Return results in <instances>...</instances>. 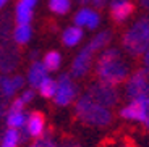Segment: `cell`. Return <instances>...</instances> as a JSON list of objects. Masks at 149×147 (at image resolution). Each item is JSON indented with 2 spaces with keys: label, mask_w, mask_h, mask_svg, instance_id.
Returning <instances> with one entry per match:
<instances>
[{
  "label": "cell",
  "mask_w": 149,
  "mask_h": 147,
  "mask_svg": "<svg viewBox=\"0 0 149 147\" xmlns=\"http://www.w3.org/2000/svg\"><path fill=\"white\" fill-rule=\"evenodd\" d=\"M34 144H36L37 147H57V144L54 142L52 139H49V137H41V139Z\"/></svg>",
  "instance_id": "obj_26"
},
{
  "label": "cell",
  "mask_w": 149,
  "mask_h": 147,
  "mask_svg": "<svg viewBox=\"0 0 149 147\" xmlns=\"http://www.w3.org/2000/svg\"><path fill=\"white\" fill-rule=\"evenodd\" d=\"M91 0H78V3H81V5H86V3H89Z\"/></svg>",
  "instance_id": "obj_34"
},
{
  "label": "cell",
  "mask_w": 149,
  "mask_h": 147,
  "mask_svg": "<svg viewBox=\"0 0 149 147\" xmlns=\"http://www.w3.org/2000/svg\"><path fill=\"white\" fill-rule=\"evenodd\" d=\"M10 23H11L10 15H5V16L0 18V42L8 41V34H10Z\"/></svg>",
  "instance_id": "obj_24"
},
{
  "label": "cell",
  "mask_w": 149,
  "mask_h": 147,
  "mask_svg": "<svg viewBox=\"0 0 149 147\" xmlns=\"http://www.w3.org/2000/svg\"><path fill=\"white\" fill-rule=\"evenodd\" d=\"M70 7H71L70 0H49V8L54 13H57V15H65V13H68Z\"/></svg>",
  "instance_id": "obj_23"
},
{
  "label": "cell",
  "mask_w": 149,
  "mask_h": 147,
  "mask_svg": "<svg viewBox=\"0 0 149 147\" xmlns=\"http://www.w3.org/2000/svg\"><path fill=\"white\" fill-rule=\"evenodd\" d=\"M39 94H41L42 97H45V99H52L54 96H55L57 92V81H54V79H50V78H45L44 81L39 84Z\"/></svg>",
  "instance_id": "obj_22"
},
{
  "label": "cell",
  "mask_w": 149,
  "mask_h": 147,
  "mask_svg": "<svg viewBox=\"0 0 149 147\" xmlns=\"http://www.w3.org/2000/svg\"><path fill=\"white\" fill-rule=\"evenodd\" d=\"M91 3L94 5V8H102L107 3V0H91Z\"/></svg>",
  "instance_id": "obj_29"
},
{
  "label": "cell",
  "mask_w": 149,
  "mask_h": 147,
  "mask_svg": "<svg viewBox=\"0 0 149 147\" xmlns=\"http://www.w3.org/2000/svg\"><path fill=\"white\" fill-rule=\"evenodd\" d=\"M81 39H83V29L78 26H70L62 34V41L67 47H74L76 44H79Z\"/></svg>",
  "instance_id": "obj_14"
},
{
  "label": "cell",
  "mask_w": 149,
  "mask_h": 147,
  "mask_svg": "<svg viewBox=\"0 0 149 147\" xmlns=\"http://www.w3.org/2000/svg\"><path fill=\"white\" fill-rule=\"evenodd\" d=\"M24 123H26L24 110H7V126L10 129L24 128Z\"/></svg>",
  "instance_id": "obj_16"
},
{
  "label": "cell",
  "mask_w": 149,
  "mask_h": 147,
  "mask_svg": "<svg viewBox=\"0 0 149 147\" xmlns=\"http://www.w3.org/2000/svg\"><path fill=\"white\" fill-rule=\"evenodd\" d=\"M144 110H146V120H149V97L144 99ZM144 120V121H146Z\"/></svg>",
  "instance_id": "obj_30"
},
{
  "label": "cell",
  "mask_w": 149,
  "mask_h": 147,
  "mask_svg": "<svg viewBox=\"0 0 149 147\" xmlns=\"http://www.w3.org/2000/svg\"><path fill=\"white\" fill-rule=\"evenodd\" d=\"M74 96H76V86L71 81V76L70 74H62L58 78V81H57V92L54 96L55 103L65 107L68 103H71Z\"/></svg>",
  "instance_id": "obj_7"
},
{
  "label": "cell",
  "mask_w": 149,
  "mask_h": 147,
  "mask_svg": "<svg viewBox=\"0 0 149 147\" xmlns=\"http://www.w3.org/2000/svg\"><path fill=\"white\" fill-rule=\"evenodd\" d=\"M29 57H31V58L34 60V58H36V57H37V52H36V50H34V52H31V55H29Z\"/></svg>",
  "instance_id": "obj_35"
},
{
  "label": "cell",
  "mask_w": 149,
  "mask_h": 147,
  "mask_svg": "<svg viewBox=\"0 0 149 147\" xmlns=\"http://www.w3.org/2000/svg\"><path fill=\"white\" fill-rule=\"evenodd\" d=\"M91 62H93V53L88 49H83L78 55L74 57L73 65H71V74L74 78H83L91 68Z\"/></svg>",
  "instance_id": "obj_10"
},
{
  "label": "cell",
  "mask_w": 149,
  "mask_h": 147,
  "mask_svg": "<svg viewBox=\"0 0 149 147\" xmlns=\"http://www.w3.org/2000/svg\"><path fill=\"white\" fill-rule=\"evenodd\" d=\"M139 3H141L146 10H149V0H139Z\"/></svg>",
  "instance_id": "obj_32"
},
{
  "label": "cell",
  "mask_w": 149,
  "mask_h": 147,
  "mask_svg": "<svg viewBox=\"0 0 149 147\" xmlns=\"http://www.w3.org/2000/svg\"><path fill=\"white\" fill-rule=\"evenodd\" d=\"M122 45L131 57H141L149 49V18L141 16L125 31Z\"/></svg>",
  "instance_id": "obj_2"
},
{
  "label": "cell",
  "mask_w": 149,
  "mask_h": 147,
  "mask_svg": "<svg viewBox=\"0 0 149 147\" xmlns=\"http://www.w3.org/2000/svg\"><path fill=\"white\" fill-rule=\"evenodd\" d=\"M24 131L29 137L34 139H41L42 134L45 131V116L41 112H31L26 116V123H24Z\"/></svg>",
  "instance_id": "obj_8"
},
{
  "label": "cell",
  "mask_w": 149,
  "mask_h": 147,
  "mask_svg": "<svg viewBox=\"0 0 149 147\" xmlns=\"http://www.w3.org/2000/svg\"><path fill=\"white\" fill-rule=\"evenodd\" d=\"M33 99H34V91H33V89H26V91H23L21 92V97H19V100H21L24 105L29 103Z\"/></svg>",
  "instance_id": "obj_25"
},
{
  "label": "cell",
  "mask_w": 149,
  "mask_h": 147,
  "mask_svg": "<svg viewBox=\"0 0 149 147\" xmlns=\"http://www.w3.org/2000/svg\"><path fill=\"white\" fill-rule=\"evenodd\" d=\"M110 39H112V33H110V31H102V33H99L96 37L91 39L89 44L86 45V49H88L91 53H94V52H97V50H102V49L109 44Z\"/></svg>",
  "instance_id": "obj_15"
},
{
  "label": "cell",
  "mask_w": 149,
  "mask_h": 147,
  "mask_svg": "<svg viewBox=\"0 0 149 147\" xmlns=\"http://www.w3.org/2000/svg\"><path fill=\"white\" fill-rule=\"evenodd\" d=\"M86 96L89 97L93 102L99 103V105L105 107V108H110L118 102V91H117L113 86L104 84V83H94L89 86Z\"/></svg>",
  "instance_id": "obj_5"
},
{
  "label": "cell",
  "mask_w": 149,
  "mask_h": 147,
  "mask_svg": "<svg viewBox=\"0 0 149 147\" xmlns=\"http://www.w3.org/2000/svg\"><path fill=\"white\" fill-rule=\"evenodd\" d=\"M60 63H62V55L55 50L47 52L44 55V60H42V65L45 66L47 71H57L60 68Z\"/></svg>",
  "instance_id": "obj_20"
},
{
  "label": "cell",
  "mask_w": 149,
  "mask_h": 147,
  "mask_svg": "<svg viewBox=\"0 0 149 147\" xmlns=\"http://www.w3.org/2000/svg\"><path fill=\"white\" fill-rule=\"evenodd\" d=\"M144 125H146V128L149 129V120H146V121H144Z\"/></svg>",
  "instance_id": "obj_36"
},
{
  "label": "cell",
  "mask_w": 149,
  "mask_h": 147,
  "mask_svg": "<svg viewBox=\"0 0 149 147\" xmlns=\"http://www.w3.org/2000/svg\"><path fill=\"white\" fill-rule=\"evenodd\" d=\"M21 142L18 129H10L3 131L2 137H0V147H18V144Z\"/></svg>",
  "instance_id": "obj_18"
},
{
  "label": "cell",
  "mask_w": 149,
  "mask_h": 147,
  "mask_svg": "<svg viewBox=\"0 0 149 147\" xmlns=\"http://www.w3.org/2000/svg\"><path fill=\"white\" fill-rule=\"evenodd\" d=\"M31 18H33V8L23 2H18L16 3V23L18 24H29Z\"/></svg>",
  "instance_id": "obj_19"
},
{
  "label": "cell",
  "mask_w": 149,
  "mask_h": 147,
  "mask_svg": "<svg viewBox=\"0 0 149 147\" xmlns=\"http://www.w3.org/2000/svg\"><path fill=\"white\" fill-rule=\"evenodd\" d=\"M33 31H31L29 24H16V28L13 29V42L16 45H24L29 42Z\"/></svg>",
  "instance_id": "obj_17"
},
{
  "label": "cell",
  "mask_w": 149,
  "mask_h": 147,
  "mask_svg": "<svg viewBox=\"0 0 149 147\" xmlns=\"http://www.w3.org/2000/svg\"><path fill=\"white\" fill-rule=\"evenodd\" d=\"M15 87L11 84V78L8 76H0V100L7 103V100L15 94Z\"/></svg>",
  "instance_id": "obj_21"
},
{
  "label": "cell",
  "mask_w": 149,
  "mask_h": 147,
  "mask_svg": "<svg viewBox=\"0 0 149 147\" xmlns=\"http://www.w3.org/2000/svg\"><path fill=\"white\" fill-rule=\"evenodd\" d=\"M7 2H8V0H0V10L5 7V3H7Z\"/></svg>",
  "instance_id": "obj_33"
},
{
  "label": "cell",
  "mask_w": 149,
  "mask_h": 147,
  "mask_svg": "<svg viewBox=\"0 0 149 147\" xmlns=\"http://www.w3.org/2000/svg\"><path fill=\"white\" fill-rule=\"evenodd\" d=\"M47 73L49 71L45 70L42 62H33V65L29 66V71H28V83L31 84V87H39V84L45 78H49Z\"/></svg>",
  "instance_id": "obj_13"
},
{
  "label": "cell",
  "mask_w": 149,
  "mask_h": 147,
  "mask_svg": "<svg viewBox=\"0 0 149 147\" xmlns=\"http://www.w3.org/2000/svg\"><path fill=\"white\" fill-rule=\"evenodd\" d=\"M134 11V5L130 0H112L110 16L115 23H123Z\"/></svg>",
  "instance_id": "obj_11"
},
{
  "label": "cell",
  "mask_w": 149,
  "mask_h": 147,
  "mask_svg": "<svg viewBox=\"0 0 149 147\" xmlns=\"http://www.w3.org/2000/svg\"><path fill=\"white\" fill-rule=\"evenodd\" d=\"M29 147H37V146H36V144H33V146H29Z\"/></svg>",
  "instance_id": "obj_37"
},
{
  "label": "cell",
  "mask_w": 149,
  "mask_h": 147,
  "mask_svg": "<svg viewBox=\"0 0 149 147\" xmlns=\"http://www.w3.org/2000/svg\"><path fill=\"white\" fill-rule=\"evenodd\" d=\"M76 115L84 125L96 126V128H105L112 123V112L99 103L93 102L89 97L83 94L76 102Z\"/></svg>",
  "instance_id": "obj_3"
},
{
  "label": "cell",
  "mask_w": 149,
  "mask_h": 147,
  "mask_svg": "<svg viewBox=\"0 0 149 147\" xmlns=\"http://www.w3.org/2000/svg\"><path fill=\"white\" fill-rule=\"evenodd\" d=\"M143 63H144V68L149 70V49L143 53Z\"/></svg>",
  "instance_id": "obj_28"
},
{
  "label": "cell",
  "mask_w": 149,
  "mask_h": 147,
  "mask_svg": "<svg viewBox=\"0 0 149 147\" xmlns=\"http://www.w3.org/2000/svg\"><path fill=\"white\" fill-rule=\"evenodd\" d=\"M101 23V16L99 13L94 10H89V8H81V10L74 15V24L81 28V26H88L89 29H94L97 28Z\"/></svg>",
  "instance_id": "obj_12"
},
{
  "label": "cell",
  "mask_w": 149,
  "mask_h": 147,
  "mask_svg": "<svg viewBox=\"0 0 149 147\" xmlns=\"http://www.w3.org/2000/svg\"><path fill=\"white\" fill-rule=\"evenodd\" d=\"M19 2H23V3H26V5H29V7L33 8L34 5H36V2H37V0H19Z\"/></svg>",
  "instance_id": "obj_31"
},
{
  "label": "cell",
  "mask_w": 149,
  "mask_h": 147,
  "mask_svg": "<svg viewBox=\"0 0 149 147\" xmlns=\"http://www.w3.org/2000/svg\"><path fill=\"white\" fill-rule=\"evenodd\" d=\"M127 97L130 100L149 97V70L141 68V70L134 71L131 76H128Z\"/></svg>",
  "instance_id": "obj_4"
},
{
  "label": "cell",
  "mask_w": 149,
  "mask_h": 147,
  "mask_svg": "<svg viewBox=\"0 0 149 147\" xmlns=\"http://www.w3.org/2000/svg\"><path fill=\"white\" fill-rule=\"evenodd\" d=\"M96 71L101 83L113 86V87L117 84H122L130 76V66L117 49H109L102 52L97 62Z\"/></svg>",
  "instance_id": "obj_1"
},
{
  "label": "cell",
  "mask_w": 149,
  "mask_h": 147,
  "mask_svg": "<svg viewBox=\"0 0 149 147\" xmlns=\"http://www.w3.org/2000/svg\"><path fill=\"white\" fill-rule=\"evenodd\" d=\"M19 58L21 55H19L18 45L15 42L5 41L0 44V71L3 74L15 71L19 63Z\"/></svg>",
  "instance_id": "obj_6"
},
{
  "label": "cell",
  "mask_w": 149,
  "mask_h": 147,
  "mask_svg": "<svg viewBox=\"0 0 149 147\" xmlns=\"http://www.w3.org/2000/svg\"><path fill=\"white\" fill-rule=\"evenodd\" d=\"M120 116L125 120H131V121H143L146 120V110H144V99H134L128 103L127 107H123L120 110Z\"/></svg>",
  "instance_id": "obj_9"
},
{
  "label": "cell",
  "mask_w": 149,
  "mask_h": 147,
  "mask_svg": "<svg viewBox=\"0 0 149 147\" xmlns=\"http://www.w3.org/2000/svg\"><path fill=\"white\" fill-rule=\"evenodd\" d=\"M11 84H13L15 91H18V89L23 87V84H24V79H23V76H19V74H15V76L11 78Z\"/></svg>",
  "instance_id": "obj_27"
}]
</instances>
